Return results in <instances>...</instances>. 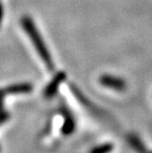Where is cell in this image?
Wrapping results in <instances>:
<instances>
[{
  "mask_svg": "<svg viewBox=\"0 0 152 153\" xmlns=\"http://www.w3.org/2000/svg\"><path fill=\"white\" fill-rule=\"evenodd\" d=\"M21 25L23 27L24 31L29 36V38H30L31 42L33 43L36 51H37V53L40 55L42 60L44 61V63L46 64L47 69L50 71H53L54 67L53 57H51L50 51L47 48L46 43H44L43 37H42L40 32H39L37 26L35 25L34 21L29 16H24L21 19Z\"/></svg>",
  "mask_w": 152,
  "mask_h": 153,
  "instance_id": "6da1fadb",
  "label": "cell"
},
{
  "mask_svg": "<svg viewBox=\"0 0 152 153\" xmlns=\"http://www.w3.org/2000/svg\"><path fill=\"white\" fill-rule=\"evenodd\" d=\"M99 82L102 86L109 89H113L119 92H122L127 89V82L122 77H118L111 74H103L99 78Z\"/></svg>",
  "mask_w": 152,
  "mask_h": 153,
  "instance_id": "7a4b0ae2",
  "label": "cell"
},
{
  "mask_svg": "<svg viewBox=\"0 0 152 153\" xmlns=\"http://www.w3.org/2000/svg\"><path fill=\"white\" fill-rule=\"evenodd\" d=\"M65 79H66V73L65 72L60 71V72L56 73V75L53 76V79L50 80V82L47 85V87L44 88V96L46 97L47 99H50V98H53V97L56 96V94L57 93V90H59L60 84L62 83Z\"/></svg>",
  "mask_w": 152,
  "mask_h": 153,
  "instance_id": "3957f363",
  "label": "cell"
},
{
  "mask_svg": "<svg viewBox=\"0 0 152 153\" xmlns=\"http://www.w3.org/2000/svg\"><path fill=\"white\" fill-rule=\"evenodd\" d=\"M60 112L62 114L64 122L63 125L61 126V133L63 135H70L71 133H73L74 131H75V120H74V117L71 114L70 110L67 108L65 105L61 106Z\"/></svg>",
  "mask_w": 152,
  "mask_h": 153,
  "instance_id": "277c9868",
  "label": "cell"
},
{
  "mask_svg": "<svg viewBox=\"0 0 152 153\" xmlns=\"http://www.w3.org/2000/svg\"><path fill=\"white\" fill-rule=\"evenodd\" d=\"M33 85L31 83H20L8 86L0 90L3 96L6 95H20V94H29L33 90Z\"/></svg>",
  "mask_w": 152,
  "mask_h": 153,
  "instance_id": "5b68a950",
  "label": "cell"
},
{
  "mask_svg": "<svg viewBox=\"0 0 152 153\" xmlns=\"http://www.w3.org/2000/svg\"><path fill=\"white\" fill-rule=\"evenodd\" d=\"M113 149H114V144L107 142V143H103V144H100L98 146H95V147L90 150L89 153H110Z\"/></svg>",
  "mask_w": 152,
  "mask_h": 153,
  "instance_id": "8992f818",
  "label": "cell"
},
{
  "mask_svg": "<svg viewBox=\"0 0 152 153\" xmlns=\"http://www.w3.org/2000/svg\"><path fill=\"white\" fill-rule=\"evenodd\" d=\"M129 142L132 145V147H134L139 153H145V147L140 141V139L136 137V136H130L129 137Z\"/></svg>",
  "mask_w": 152,
  "mask_h": 153,
  "instance_id": "52a82bcc",
  "label": "cell"
},
{
  "mask_svg": "<svg viewBox=\"0 0 152 153\" xmlns=\"http://www.w3.org/2000/svg\"><path fill=\"white\" fill-rule=\"evenodd\" d=\"M9 114L6 113L5 111H3L2 113H0V125H2L3 123H5L6 120L9 119Z\"/></svg>",
  "mask_w": 152,
  "mask_h": 153,
  "instance_id": "ba28073f",
  "label": "cell"
},
{
  "mask_svg": "<svg viewBox=\"0 0 152 153\" xmlns=\"http://www.w3.org/2000/svg\"><path fill=\"white\" fill-rule=\"evenodd\" d=\"M3 18H4V7H3V3L0 1V27L2 25Z\"/></svg>",
  "mask_w": 152,
  "mask_h": 153,
  "instance_id": "9c48e42d",
  "label": "cell"
},
{
  "mask_svg": "<svg viewBox=\"0 0 152 153\" xmlns=\"http://www.w3.org/2000/svg\"><path fill=\"white\" fill-rule=\"evenodd\" d=\"M0 152H1V147H0Z\"/></svg>",
  "mask_w": 152,
  "mask_h": 153,
  "instance_id": "30bf717a",
  "label": "cell"
},
{
  "mask_svg": "<svg viewBox=\"0 0 152 153\" xmlns=\"http://www.w3.org/2000/svg\"><path fill=\"white\" fill-rule=\"evenodd\" d=\"M150 153H152V152H150Z\"/></svg>",
  "mask_w": 152,
  "mask_h": 153,
  "instance_id": "8fae6325",
  "label": "cell"
}]
</instances>
